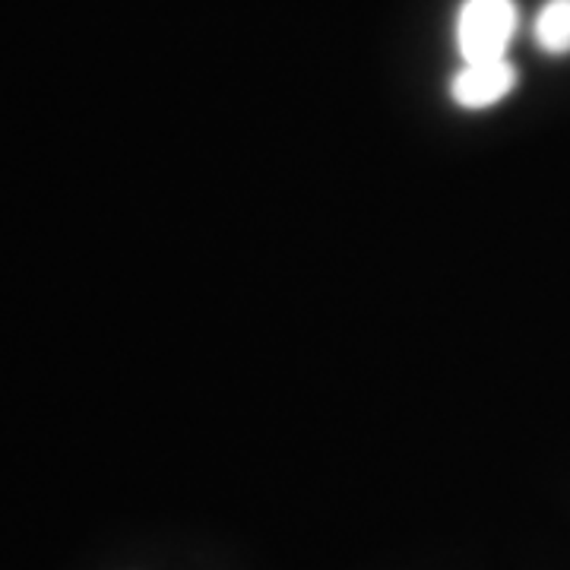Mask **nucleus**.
Returning <instances> with one entry per match:
<instances>
[{
	"mask_svg": "<svg viewBox=\"0 0 570 570\" xmlns=\"http://www.w3.org/2000/svg\"><path fill=\"white\" fill-rule=\"evenodd\" d=\"M517 32L513 0H466L456 17V45L463 61H498L508 58Z\"/></svg>",
	"mask_w": 570,
	"mask_h": 570,
	"instance_id": "nucleus-1",
	"label": "nucleus"
},
{
	"mask_svg": "<svg viewBox=\"0 0 570 570\" xmlns=\"http://www.w3.org/2000/svg\"><path fill=\"white\" fill-rule=\"evenodd\" d=\"M517 86V67L508 58H498V61H475L466 63L453 82H450V96L460 108L469 111H482L491 108L501 99H508Z\"/></svg>",
	"mask_w": 570,
	"mask_h": 570,
	"instance_id": "nucleus-2",
	"label": "nucleus"
},
{
	"mask_svg": "<svg viewBox=\"0 0 570 570\" xmlns=\"http://www.w3.org/2000/svg\"><path fill=\"white\" fill-rule=\"evenodd\" d=\"M532 32L546 55H570V0H549L539 10Z\"/></svg>",
	"mask_w": 570,
	"mask_h": 570,
	"instance_id": "nucleus-3",
	"label": "nucleus"
}]
</instances>
